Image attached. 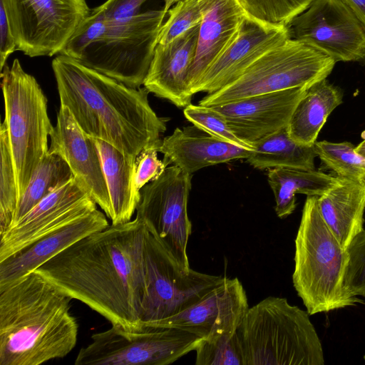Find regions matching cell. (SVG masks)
<instances>
[{"instance_id": "32", "label": "cell", "mask_w": 365, "mask_h": 365, "mask_svg": "<svg viewBox=\"0 0 365 365\" xmlns=\"http://www.w3.org/2000/svg\"><path fill=\"white\" fill-rule=\"evenodd\" d=\"M246 14L272 26H287L312 0H238Z\"/></svg>"}, {"instance_id": "24", "label": "cell", "mask_w": 365, "mask_h": 365, "mask_svg": "<svg viewBox=\"0 0 365 365\" xmlns=\"http://www.w3.org/2000/svg\"><path fill=\"white\" fill-rule=\"evenodd\" d=\"M98 147L110 196L112 224L128 222L140 200L135 185L136 160L128 158L110 144L94 138Z\"/></svg>"}, {"instance_id": "12", "label": "cell", "mask_w": 365, "mask_h": 365, "mask_svg": "<svg viewBox=\"0 0 365 365\" xmlns=\"http://www.w3.org/2000/svg\"><path fill=\"white\" fill-rule=\"evenodd\" d=\"M192 175L173 165L140 190L136 217L185 270L191 268L187 245L192 232L187 199Z\"/></svg>"}, {"instance_id": "36", "label": "cell", "mask_w": 365, "mask_h": 365, "mask_svg": "<svg viewBox=\"0 0 365 365\" xmlns=\"http://www.w3.org/2000/svg\"><path fill=\"white\" fill-rule=\"evenodd\" d=\"M158 152L156 149H147L136 158L135 185L139 190L158 178L168 168L165 161L158 159Z\"/></svg>"}, {"instance_id": "40", "label": "cell", "mask_w": 365, "mask_h": 365, "mask_svg": "<svg viewBox=\"0 0 365 365\" xmlns=\"http://www.w3.org/2000/svg\"><path fill=\"white\" fill-rule=\"evenodd\" d=\"M356 151L365 158V140L355 147Z\"/></svg>"}, {"instance_id": "43", "label": "cell", "mask_w": 365, "mask_h": 365, "mask_svg": "<svg viewBox=\"0 0 365 365\" xmlns=\"http://www.w3.org/2000/svg\"><path fill=\"white\" fill-rule=\"evenodd\" d=\"M178 1H182V0H178ZM178 1H177V2H178Z\"/></svg>"}, {"instance_id": "17", "label": "cell", "mask_w": 365, "mask_h": 365, "mask_svg": "<svg viewBox=\"0 0 365 365\" xmlns=\"http://www.w3.org/2000/svg\"><path fill=\"white\" fill-rule=\"evenodd\" d=\"M289 38L287 26L267 24L246 14L235 40L205 72L192 89V94L221 89L264 53Z\"/></svg>"}, {"instance_id": "21", "label": "cell", "mask_w": 365, "mask_h": 365, "mask_svg": "<svg viewBox=\"0 0 365 365\" xmlns=\"http://www.w3.org/2000/svg\"><path fill=\"white\" fill-rule=\"evenodd\" d=\"M252 150L237 145L200 129L195 125L175 128L164 138L158 149L163 161L179 167L184 172L193 173L214 165L247 158Z\"/></svg>"}, {"instance_id": "2", "label": "cell", "mask_w": 365, "mask_h": 365, "mask_svg": "<svg viewBox=\"0 0 365 365\" xmlns=\"http://www.w3.org/2000/svg\"><path fill=\"white\" fill-rule=\"evenodd\" d=\"M51 66L61 105L87 135L135 160L145 150L158 151L167 119L152 109L145 87L130 88L61 54Z\"/></svg>"}, {"instance_id": "38", "label": "cell", "mask_w": 365, "mask_h": 365, "mask_svg": "<svg viewBox=\"0 0 365 365\" xmlns=\"http://www.w3.org/2000/svg\"><path fill=\"white\" fill-rule=\"evenodd\" d=\"M0 69L6 64L9 56L16 51V43L12 34L7 14L0 1Z\"/></svg>"}, {"instance_id": "14", "label": "cell", "mask_w": 365, "mask_h": 365, "mask_svg": "<svg viewBox=\"0 0 365 365\" xmlns=\"http://www.w3.org/2000/svg\"><path fill=\"white\" fill-rule=\"evenodd\" d=\"M96 209L95 201L72 179L0 235V262L56 228Z\"/></svg>"}, {"instance_id": "4", "label": "cell", "mask_w": 365, "mask_h": 365, "mask_svg": "<svg viewBox=\"0 0 365 365\" xmlns=\"http://www.w3.org/2000/svg\"><path fill=\"white\" fill-rule=\"evenodd\" d=\"M165 15L163 9L149 10L125 21L111 22L91 10L60 54L130 88H140Z\"/></svg>"}, {"instance_id": "7", "label": "cell", "mask_w": 365, "mask_h": 365, "mask_svg": "<svg viewBox=\"0 0 365 365\" xmlns=\"http://www.w3.org/2000/svg\"><path fill=\"white\" fill-rule=\"evenodd\" d=\"M1 88L9 143L16 173L18 199L36 168L48 150L53 130L47 98L36 79L26 73L18 58L1 71ZM19 202V201H18Z\"/></svg>"}, {"instance_id": "13", "label": "cell", "mask_w": 365, "mask_h": 365, "mask_svg": "<svg viewBox=\"0 0 365 365\" xmlns=\"http://www.w3.org/2000/svg\"><path fill=\"white\" fill-rule=\"evenodd\" d=\"M287 27L290 38L322 51L336 63L365 64V27L341 0H312Z\"/></svg>"}, {"instance_id": "42", "label": "cell", "mask_w": 365, "mask_h": 365, "mask_svg": "<svg viewBox=\"0 0 365 365\" xmlns=\"http://www.w3.org/2000/svg\"><path fill=\"white\" fill-rule=\"evenodd\" d=\"M359 181L365 186V173L361 177Z\"/></svg>"}, {"instance_id": "18", "label": "cell", "mask_w": 365, "mask_h": 365, "mask_svg": "<svg viewBox=\"0 0 365 365\" xmlns=\"http://www.w3.org/2000/svg\"><path fill=\"white\" fill-rule=\"evenodd\" d=\"M307 88L263 93L212 107L225 117L233 133L253 148L255 142L287 126Z\"/></svg>"}, {"instance_id": "25", "label": "cell", "mask_w": 365, "mask_h": 365, "mask_svg": "<svg viewBox=\"0 0 365 365\" xmlns=\"http://www.w3.org/2000/svg\"><path fill=\"white\" fill-rule=\"evenodd\" d=\"M341 89L322 79L309 87L296 106L287 130L297 143L313 145L331 113L342 103Z\"/></svg>"}, {"instance_id": "9", "label": "cell", "mask_w": 365, "mask_h": 365, "mask_svg": "<svg viewBox=\"0 0 365 365\" xmlns=\"http://www.w3.org/2000/svg\"><path fill=\"white\" fill-rule=\"evenodd\" d=\"M145 292L140 326H149L190 307L227 277L184 269L146 227L143 244Z\"/></svg>"}, {"instance_id": "26", "label": "cell", "mask_w": 365, "mask_h": 365, "mask_svg": "<svg viewBox=\"0 0 365 365\" xmlns=\"http://www.w3.org/2000/svg\"><path fill=\"white\" fill-rule=\"evenodd\" d=\"M340 178L315 170H305L289 168L268 169L267 180L273 192L278 217L283 219L295 210L297 193L320 196L336 185Z\"/></svg>"}, {"instance_id": "10", "label": "cell", "mask_w": 365, "mask_h": 365, "mask_svg": "<svg viewBox=\"0 0 365 365\" xmlns=\"http://www.w3.org/2000/svg\"><path fill=\"white\" fill-rule=\"evenodd\" d=\"M91 339L78 351L75 365H168L195 351L201 338L174 327L112 325Z\"/></svg>"}, {"instance_id": "6", "label": "cell", "mask_w": 365, "mask_h": 365, "mask_svg": "<svg viewBox=\"0 0 365 365\" xmlns=\"http://www.w3.org/2000/svg\"><path fill=\"white\" fill-rule=\"evenodd\" d=\"M245 365H324L309 314L287 299L267 297L249 307L237 330Z\"/></svg>"}, {"instance_id": "37", "label": "cell", "mask_w": 365, "mask_h": 365, "mask_svg": "<svg viewBox=\"0 0 365 365\" xmlns=\"http://www.w3.org/2000/svg\"><path fill=\"white\" fill-rule=\"evenodd\" d=\"M146 1L107 0L92 11L108 21H125L140 13V8Z\"/></svg>"}, {"instance_id": "3", "label": "cell", "mask_w": 365, "mask_h": 365, "mask_svg": "<svg viewBox=\"0 0 365 365\" xmlns=\"http://www.w3.org/2000/svg\"><path fill=\"white\" fill-rule=\"evenodd\" d=\"M72 299L36 270L0 285V365H40L67 356L78 332Z\"/></svg>"}, {"instance_id": "39", "label": "cell", "mask_w": 365, "mask_h": 365, "mask_svg": "<svg viewBox=\"0 0 365 365\" xmlns=\"http://www.w3.org/2000/svg\"><path fill=\"white\" fill-rule=\"evenodd\" d=\"M356 16L365 27V0H341Z\"/></svg>"}, {"instance_id": "23", "label": "cell", "mask_w": 365, "mask_h": 365, "mask_svg": "<svg viewBox=\"0 0 365 365\" xmlns=\"http://www.w3.org/2000/svg\"><path fill=\"white\" fill-rule=\"evenodd\" d=\"M318 205L327 226L346 250L364 230L365 186L359 180L341 178L336 185L318 196Z\"/></svg>"}, {"instance_id": "16", "label": "cell", "mask_w": 365, "mask_h": 365, "mask_svg": "<svg viewBox=\"0 0 365 365\" xmlns=\"http://www.w3.org/2000/svg\"><path fill=\"white\" fill-rule=\"evenodd\" d=\"M249 309L247 297L238 278L225 282L203 299L152 327H174L210 339L236 331Z\"/></svg>"}, {"instance_id": "27", "label": "cell", "mask_w": 365, "mask_h": 365, "mask_svg": "<svg viewBox=\"0 0 365 365\" xmlns=\"http://www.w3.org/2000/svg\"><path fill=\"white\" fill-rule=\"evenodd\" d=\"M252 146L254 148L246 160L255 168L315 170L317 155L314 145H304L294 141L289 135L287 126L255 142Z\"/></svg>"}, {"instance_id": "20", "label": "cell", "mask_w": 365, "mask_h": 365, "mask_svg": "<svg viewBox=\"0 0 365 365\" xmlns=\"http://www.w3.org/2000/svg\"><path fill=\"white\" fill-rule=\"evenodd\" d=\"M108 226L105 215L96 208L56 228L0 262V285L36 270L75 242Z\"/></svg>"}, {"instance_id": "30", "label": "cell", "mask_w": 365, "mask_h": 365, "mask_svg": "<svg viewBox=\"0 0 365 365\" xmlns=\"http://www.w3.org/2000/svg\"><path fill=\"white\" fill-rule=\"evenodd\" d=\"M314 147L321 160L341 178L359 180L365 173V158L349 142L316 141Z\"/></svg>"}, {"instance_id": "8", "label": "cell", "mask_w": 365, "mask_h": 365, "mask_svg": "<svg viewBox=\"0 0 365 365\" xmlns=\"http://www.w3.org/2000/svg\"><path fill=\"white\" fill-rule=\"evenodd\" d=\"M336 61L299 40L289 38L269 50L237 79L208 93L200 105L220 106L242 98L299 87L327 78Z\"/></svg>"}, {"instance_id": "33", "label": "cell", "mask_w": 365, "mask_h": 365, "mask_svg": "<svg viewBox=\"0 0 365 365\" xmlns=\"http://www.w3.org/2000/svg\"><path fill=\"white\" fill-rule=\"evenodd\" d=\"M195 351L196 365H245L237 331L214 339H201Z\"/></svg>"}, {"instance_id": "1", "label": "cell", "mask_w": 365, "mask_h": 365, "mask_svg": "<svg viewBox=\"0 0 365 365\" xmlns=\"http://www.w3.org/2000/svg\"><path fill=\"white\" fill-rule=\"evenodd\" d=\"M145 225L136 217L109 225L75 242L36 271L112 325L138 329L145 292Z\"/></svg>"}, {"instance_id": "28", "label": "cell", "mask_w": 365, "mask_h": 365, "mask_svg": "<svg viewBox=\"0 0 365 365\" xmlns=\"http://www.w3.org/2000/svg\"><path fill=\"white\" fill-rule=\"evenodd\" d=\"M73 178V173L67 163L58 155L48 151L34 171L26 188L19 199L10 227L41 200Z\"/></svg>"}, {"instance_id": "5", "label": "cell", "mask_w": 365, "mask_h": 365, "mask_svg": "<svg viewBox=\"0 0 365 365\" xmlns=\"http://www.w3.org/2000/svg\"><path fill=\"white\" fill-rule=\"evenodd\" d=\"M294 245L293 285L309 315L364 304L345 287L348 253L324 220L318 196L306 198Z\"/></svg>"}, {"instance_id": "34", "label": "cell", "mask_w": 365, "mask_h": 365, "mask_svg": "<svg viewBox=\"0 0 365 365\" xmlns=\"http://www.w3.org/2000/svg\"><path fill=\"white\" fill-rule=\"evenodd\" d=\"M184 115L194 125L224 141L253 150L231 130L225 117L212 106L190 104L184 108Z\"/></svg>"}, {"instance_id": "19", "label": "cell", "mask_w": 365, "mask_h": 365, "mask_svg": "<svg viewBox=\"0 0 365 365\" xmlns=\"http://www.w3.org/2000/svg\"><path fill=\"white\" fill-rule=\"evenodd\" d=\"M200 24L170 42L158 43L144 82V87L158 97L179 108L191 103L193 94L188 76L195 59Z\"/></svg>"}, {"instance_id": "22", "label": "cell", "mask_w": 365, "mask_h": 365, "mask_svg": "<svg viewBox=\"0 0 365 365\" xmlns=\"http://www.w3.org/2000/svg\"><path fill=\"white\" fill-rule=\"evenodd\" d=\"M245 15L238 0L215 1L200 23L196 53L188 76L190 91L235 40Z\"/></svg>"}, {"instance_id": "29", "label": "cell", "mask_w": 365, "mask_h": 365, "mask_svg": "<svg viewBox=\"0 0 365 365\" xmlns=\"http://www.w3.org/2000/svg\"><path fill=\"white\" fill-rule=\"evenodd\" d=\"M0 235L6 231L13 220L18 205V188L8 130L4 121L0 127Z\"/></svg>"}, {"instance_id": "35", "label": "cell", "mask_w": 365, "mask_h": 365, "mask_svg": "<svg viewBox=\"0 0 365 365\" xmlns=\"http://www.w3.org/2000/svg\"><path fill=\"white\" fill-rule=\"evenodd\" d=\"M346 251L345 287L352 295L365 297V229L353 239Z\"/></svg>"}, {"instance_id": "11", "label": "cell", "mask_w": 365, "mask_h": 365, "mask_svg": "<svg viewBox=\"0 0 365 365\" xmlns=\"http://www.w3.org/2000/svg\"><path fill=\"white\" fill-rule=\"evenodd\" d=\"M16 51L29 57L60 54L91 14L86 0H0Z\"/></svg>"}, {"instance_id": "41", "label": "cell", "mask_w": 365, "mask_h": 365, "mask_svg": "<svg viewBox=\"0 0 365 365\" xmlns=\"http://www.w3.org/2000/svg\"><path fill=\"white\" fill-rule=\"evenodd\" d=\"M164 1V7L163 10L165 14L168 13L171 6L175 4L178 0H163Z\"/></svg>"}, {"instance_id": "15", "label": "cell", "mask_w": 365, "mask_h": 365, "mask_svg": "<svg viewBox=\"0 0 365 365\" xmlns=\"http://www.w3.org/2000/svg\"><path fill=\"white\" fill-rule=\"evenodd\" d=\"M49 137L48 151L58 155L67 163L75 180L110 218V196L98 147L66 106L61 105L56 124Z\"/></svg>"}, {"instance_id": "31", "label": "cell", "mask_w": 365, "mask_h": 365, "mask_svg": "<svg viewBox=\"0 0 365 365\" xmlns=\"http://www.w3.org/2000/svg\"><path fill=\"white\" fill-rule=\"evenodd\" d=\"M215 0H182L175 4L160 28L158 43L165 44L200 24Z\"/></svg>"}]
</instances>
